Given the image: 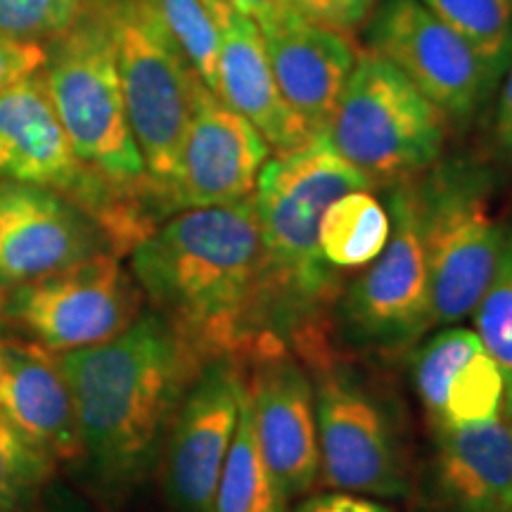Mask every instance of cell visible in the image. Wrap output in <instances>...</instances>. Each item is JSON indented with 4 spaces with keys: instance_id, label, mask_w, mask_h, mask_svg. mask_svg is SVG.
I'll return each mask as SVG.
<instances>
[{
    "instance_id": "6da1fadb",
    "label": "cell",
    "mask_w": 512,
    "mask_h": 512,
    "mask_svg": "<svg viewBox=\"0 0 512 512\" xmlns=\"http://www.w3.org/2000/svg\"><path fill=\"white\" fill-rule=\"evenodd\" d=\"M133 278L202 363L245 361L256 339L273 332L254 197L183 209L133 247Z\"/></svg>"
},
{
    "instance_id": "7a4b0ae2",
    "label": "cell",
    "mask_w": 512,
    "mask_h": 512,
    "mask_svg": "<svg viewBox=\"0 0 512 512\" xmlns=\"http://www.w3.org/2000/svg\"><path fill=\"white\" fill-rule=\"evenodd\" d=\"M60 366L83 456L102 482L119 489L150 470L178 401L204 363L157 313H147L110 342L64 351Z\"/></svg>"
},
{
    "instance_id": "3957f363",
    "label": "cell",
    "mask_w": 512,
    "mask_h": 512,
    "mask_svg": "<svg viewBox=\"0 0 512 512\" xmlns=\"http://www.w3.org/2000/svg\"><path fill=\"white\" fill-rule=\"evenodd\" d=\"M354 190H375L373 181L318 138L268 159L256 181V219L266 259L271 328L290 339L316 323L337 294V271L318 245L320 221L335 200Z\"/></svg>"
},
{
    "instance_id": "277c9868",
    "label": "cell",
    "mask_w": 512,
    "mask_h": 512,
    "mask_svg": "<svg viewBox=\"0 0 512 512\" xmlns=\"http://www.w3.org/2000/svg\"><path fill=\"white\" fill-rule=\"evenodd\" d=\"M316 394L320 482L361 496L408 494L406 456L384 399L332 347L323 320L287 339Z\"/></svg>"
},
{
    "instance_id": "5b68a950",
    "label": "cell",
    "mask_w": 512,
    "mask_h": 512,
    "mask_svg": "<svg viewBox=\"0 0 512 512\" xmlns=\"http://www.w3.org/2000/svg\"><path fill=\"white\" fill-rule=\"evenodd\" d=\"M53 41L43 69L76 157L117 188L152 190L128 126L105 0H91Z\"/></svg>"
},
{
    "instance_id": "8992f818",
    "label": "cell",
    "mask_w": 512,
    "mask_h": 512,
    "mask_svg": "<svg viewBox=\"0 0 512 512\" xmlns=\"http://www.w3.org/2000/svg\"><path fill=\"white\" fill-rule=\"evenodd\" d=\"M448 119L418 86L373 48L358 53L325 140L375 188L437 164Z\"/></svg>"
},
{
    "instance_id": "52a82bcc",
    "label": "cell",
    "mask_w": 512,
    "mask_h": 512,
    "mask_svg": "<svg viewBox=\"0 0 512 512\" xmlns=\"http://www.w3.org/2000/svg\"><path fill=\"white\" fill-rule=\"evenodd\" d=\"M126 117L157 197L169 200L204 83L145 0H105Z\"/></svg>"
},
{
    "instance_id": "ba28073f",
    "label": "cell",
    "mask_w": 512,
    "mask_h": 512,
    "mask_svg": "<svg viewBox=\"0 0 512 512\" xmlns=\"http://www.w3.org/2000/svg\"><path fill=\"white\" fill-rule=\"evenodd\" d=\"M387 209L392 219L387 247L337 304L344 342L375 354L413 347L434 328L418 178L389 185Z\"/></svg>"
},
{
    "instance_id": "9c48e42d",
    "label": "cell",
    "mask_w": 512,
    "mask_h": 512,
    "mask_svg": "<svg viewBox=\"0 0 512 512\" xmlns=\"http://www.w3.org/2000/svg\"><path fill=\"white\" fill-rule=\"evenodd\" d=\"M422 230L437 325L472 316L494 278L505 226L491 211V183L482 169L448 164L418 181Z\"/></svg>"
},
{
    "instance_id": "30bf717a",
    "label": "cell",
    "mask_w": 512,
    "mask_h": 512,
    "mask_svg": "<svg viewBox=\"0 0 512 512\" xmlns=\"http://www.w3.org/2000/svg\"><path fill=\"white\" fill-rule=\"evenodd\" d=\"M140 309L143 290L112 252L0 290V323L55 354L91 349L124 335L140 318Z\"/></svg>"
},
{
    "instance_id": "8fae6325",
    "label": "cell",
    "mask_w": 512,
    "mask_h": 512,
    "mask_svg": "<svg viewBox=\"0 0 512 512\" xmlns=\"http://www.w3.org/2000/svg\"><path fill=\"white\" fill-rule=\"evenodd\" d=\"M247 399L261 458L287 501L320 482L316 394L287 342L264 332L245 356Z\"/></svg>"
},
{
    "instance_id": "7c38bea8",
    "label": "cell",
    "mask_w": 512,
    "mask_h": 512,
    "mask_svg": "<svg viewBox=\"0 0 512 512\" xmlns=\"http://www.w3.org/2000/svg\"><path fill=\"white\" fill-rule=\"evenodd\" d=\"M245 363L211 358L188 384L169 422L164 494L174 512H214L223 463L238 430Z\"/></svg>"
},
{
    "instance_id": "4fadbf2b",
    "label": "cell",
    "mask_w": 512,
    "mask_h": 512,
    "mask_svg": "<svg viewBox=\"0 0 512 512\" xmlns=\"http://www.w3.org/2000/svg\"><path fill=\"white\" fill-rule=\"evenodd\" d=\"M370 43L456 124L472 119L501 76L420 0H387L375 15Z\"/></svg>"
},
{
    "instance_id": "5bb4252c",
    "label": "cell",
    "mask_w": 512,
    "mask_h": 512,
    "mask_svg": "<svg viewBox=\"0 0 512 512\" xmlns=\"http://www.w3.org/2000/svg\"><path fill=\"white\" fill-rule=\"evenodd\" d=\"M100 223L48 188L0 185V290L34 283L105 252Z\"/></svg>"
},
{
    "instance_id": "9a60e30c",
    "label": "cell",
    "mask_w": 512,
    "mask_h": 512,
    "mask_svg": "<svg viewBox=\"0 0 512 512\" xmlns=\"http://www.w3.org/2000/svg\"><path fill=\"white\" fill-rule=\"evenodd\" d=\"M271 157L249 121L204 88L185 133L169 202L181 209L221 207L252 197L261 169Z\"/></svg>"
},
{
    "instance_id": "2e32d148",
    "label": "cell",
    "mask_w": 512,
    "mask_h": 512,
    "mask_svg": "<svg viewBox=\"0 0 512 512\" xmlns=\"http://www.w3.org/2000/svg\"><path fill=\"white\" fill-rule=\"evenodd\" d=\"M259 29L285 102L313 138H323L361 50L344 31L313 22L304 12Z\"/></svg>"
},
{
    "instance_id": "e0dca14e",
    "label": "cell",
    "mask_w": 512,
    "mask_h": 512,
    "mask_svg": "<svg viewBox=\"0 0 512 512\" xmlns=\"http://www.w3.org/2000/svg\"><path fill=\"white\" fill-rule=\"evenodd\" d=\"M0 413L48 460L83 456L72 392L46 344L0 332Z\"/></svg>"
},
{
    "instance_id": "ac0fdd59",
    "label": "cell",
    "mask_w": 512,
    "mask_h": 512,
    "mask_svg": "<svg viewBox=\"0 0 512 512\" xmlns=\"http://www.w3.org/2000/svg\"><path fill=\"white\" fill-rule=\"evenodd\" d=\"M214 93L264 136L275 155L318 140L280 93L259 24L238 10L223 27Z\"/></svg>"
},
{
    "instance_id": "d6986e66",
    "label": "cell",
    "mask_w": 512,
    "mask_h": 512,
    "mask_svg": "<svg viewBox=\"0 0 512 512\" xmlns=\"http://www.w3.org/2000/svg\"><path fill=\"white\" fill-rule=\"evenodd\" d=\"M434 486L451 512H512V425L434 430Z\"/></svg>"
},
{
    "instance_id": "ffe728a7",
    "label": "cell",
    "mask_w": 512,
    "mask_h": 512,
    "mask_svg": "<svg viewBox=\"0 0 512 512\" xmlns=\"http://www.w3.org/2000/svg\"><path fill=\"white\" fill-rule=\"evenodd\" d=\"M392 233L389 209L373 190H354L328 207L320 221V254L335 271H356L373 264Z\"/></svg>"
},
{
    "instance_id": "44dd1931",
    "label": "cell",
    "mask_w": 512,
    "mask_h": 512,
    "mask_svg": "<svg viewBox=\"0 0 512 512\" xmlns=\"http://www.w3.org/2000/svg\"><path fill=\"white\" fill-rule=\"evenodd\" d=\"M287 498L261 458L256 444L252 408L245 394L240 403L238 430L223 463L214 512H287Z\"/></svg>"
},
{
    "instance_id": "7402d4cb",
    "label": "cell",
    "mask_w": 512,
    "mask_h": 512,
    "mask_svg": "<svg viewBox=\"0 0 512 512\" xmlns=\"http://www.w3.org/2000/svg\"><path fill=\"white\" fill-rule=\"evenodd\" d=\"M166 34L211 93L216 91L223 27L233 8L226 0H145Z\"/></svg>"
},
{
    "instance_id": "603a6c76",
    "label": "cell",
    "mask_w": 512,
    "mask_h": 512,
    "mask_svg": "<svg viewBox=\"0 0 512 512\" xmlns=\"http://www.w3.org/2000/svg\"><path fill=\"white\" fill-rule=\"evenodd\" d=\"M498 74L512 57V0H420Z\"/></svg>"
},
{
    "instance_id": "cb8c5ba5",
    "label": "cell",
    "mask_w": 512,
    "mask_h": 512,
    "mask_svg": "<svg viewBox=\"0 0 512 512\" xmlns=\"http://www.w3.org/2000/svg\"><path fill=\"white\" fill-rule=\"evenodd\" d=\"M505 411V377L489 351L479 349L453 377L434 430H458L494 422Z\"/></svg>"
},
{
    "instance_id": "d4e9b609",
    "label": "cell",
    "mask_w": 512,
    "mask_h": 512,
    "mask_svg": "<svg viewBox=\"0 0 512 512\" xmlns=\"http://www.w3.org/2000/svg\"><path fill=\"white\" fill-rule=\"evenodd\" d=\"M479 349L484 347L475 330L446 325V330H439L432 339H427L413 356V387L432 425H437L444 411L446 392L453 377Z\"/></svg>"
},
{
    "instance_id": "484cf974",
    "label": "cell",
    "mask_w": 512,
    "mask_h": 512,
    "mask_svg": "<svg viewBox=\"0 0 512 512\" xmlns=\"http://www.w3.org/2000/svg\"><path fill=\"white\" fill-rule=\"evenodd\" d=\"M475 332L482 347L498 363L505 377V411L512 408V223L505 226V240L496 273L477 304ZM503 411V413H505Z\"/></svg>"
},
{
    "instance_id": "4316f807",
    "label": "cell",
    "mask_w": 512,
    "mask_h": 512,
    "mask_svg": "<svg viewBox=\"0 0 512 512\" xmlns=\"http://www.w3.org/2000/svg\"><path fill=\"white\" fill-rule=\"evenodd\" d=\"M50 463L43 453L27 444L12 422L0 413V512H17L38 482L46 477Z\"/></svg>"
},
{
    "instance_id": "83f0119b",
    "label": "cell",
    "mask_w": 512,
    "mask_h": 512,
    "mask_svg": "<svg viewBox=\"0 0 512 512\" xmlns=\"http://www.w3.org/2000/svg\"><path fill=\"white\" fill-rule=\"evenodd\" d=\"M91 0H0V31L38 41L67 31Z\"/></svg>"
},
{
    "instance_id": "f1b7e54d",
    "label": "cell",
    "mask_w": 512,
    "mask_h": 512,
    "mask_svg": "<svg viewBox=\"0 0 512 512\" xmlns=\"http://www.w3.org/2000/svg\"><path fill=\"white\" fill-rule=\"evenodd\" d=\"M48 50L38 41H24L0 31V93L46 67Z\"/></svg>"
},
{
    "instance_id": "f546056e",
    "label": "cell",
    "mask_w": 512,
    "mask_h": 512,
    "mask_svg": "<svg viewBox=\"0 0 512 512\" xmlns=\"http://www.w3.org/2000/svg\"><path fill=\"white\" fill-rule=\"evenodd\" d=\"M294 3L313 22L347 34L366 22L377 0H294Z\"/></svg>"
},
{
    "instance_id": "4dcf8cb0",
    "label": "cell",
    "mask_w": 512,
    "mask_h": 512,
    "mask_svg": "<svg viewBox=\"0 0 512 512\" xmlns=\"http://www.w3.org/2000/svg\"><path fill=\"white\" fill-rule=\"evenodd\" d=\"M292 512H392L384 505L370 501L361 494L351 491H332V494H318L304 498Z\"/></svg>"
},
{
    "instance_id": "1f68e13d",
    "label": "cell",
    "mask_w": 512,
    "mask_h": 512,
    "mask_svg": "<svg viewBox=\"0 0 512 512\" xmlns=\"http://www.w3.org/2000/svg\"><path fill=\"white\" fill-rule=\"evenodd\" d=\"M226 3L233 10H238L240 15L254 19L259 27H266V24L290 17L294 12H302L294 0H226Z\"/></svg>"
},
{
    "instance_id": "d6a6232c",
    "label": "cell",
    "mask_w": 512,
    "mask_h": 512,
    "mask_svg": "<svg viewBox=\"0 0 512 512\" xmlns=\"http://www.w3.org/2000/svg\"><path fill=\"white\" fill-rule=\"evenodd\" d=\"M496 138H498V145H501L503 155L512 159V67L501 91V102H498Z\"/></svg>"
},
{
    "instance_id": "836d02e7",
    "label": "cell",
    "mask_w": 512,
    "mask_h": 512,
    "mask_svg": "<svg viewBox=\"0 0 512 512\" xmlns=\"http://www.w3.org/2000/svg\"><path fill=\"white\" fill-rule=\"evenodd\" d=\"M503 415H505V418H508V420H510V425H512V408H510V411H505Z\"/></svg>"
}]
</instances>
